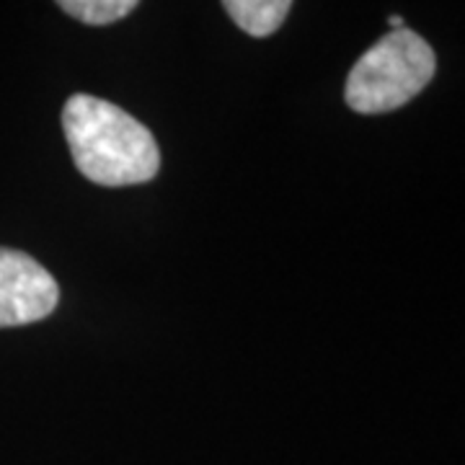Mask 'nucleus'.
Returning a JSON list of instances; mask_svg holds the SVG:
<instances>
[{"instance_id":"7ed1b4c3","label":"nucleus","mask_w":465,"mask_h":465,"mask_svg":"<svg viewBox=\"0 0 465 465\" xmlns=\"http://www.w3.org/2000/svg\"><path fill=\"white\" fill-rule=\"evenodd\" d=\"M60 287L29 253L0 249V329L26 326L57 308Z\"/></svg>"},{"instance_id":"f257e3e1","label":"nucleus","mask_w":465,"mask_h":465,"mask_svg":"<svg viewBox=\"0 0 465 465\" xmlns=\"http://www.w3.org/2000/svg\"><path fill=\"white\" fill-rule=\"evenodd\" d=\"M73 163L88 182L133 186L155 179L161 153L150 130L112 101L75 94L63 109Z\"/></svg>"},{"instance_id":"f03ea898","label":"nucleus","mask_w":465,"mask_h":465,"mask_svg":"<svg viewBox=\"0 0 465 465\" xmlns=\"http://www.w3.org/2000/svg\"><path fill=\"white\" fill-rule=\"evenodd\" d=\"M437 70L427 39L411 29H396L357 60L344 88L349 109L357 114H388L419 96Z\"/></svg>"},{"instance_id":"20e7f679","label":"nucleus","mask_w":465,"mask_h":465,"mask_svg":"<svg viewBox=\"0 0 465 465\" xmlns=\"http://www.w3.org/2000/svg\"><path fill=\"white\" fill-rule=\"evenodd\" d=\"M228 16L251 36H269L284 24L292 3L290 0H228L223 3Z\"/></svg>"},{"instance_id":"423d86ee","label":"nucleus","mask_w":465,"mask_h":465,"mask_svg":"<svg viewBox=\"0 0 465 465\" xmlns=\"http://www.w3.org/2000/svg\"><path fill=\"white\" fill-rule=\"evenodd\" d=\"M388 24H391V29L396 32V29H406V24H403V18L401 16H391L388 18Z\"/></svg>"},{"instance_id":"39448f33","label":"nucleus","mask_w":465,"mask_h":465,"mask_svg":"<svg viewBox=\"0 0 465 465\" xmlns=\"http://www.w3.org/2000/svg\"><path fill=\"white\" fill-rule=\"evenodd\" d=\"M67 16L78 18L91 26H106L119 18L130 16L137 3L134 0H60L57 3Z\"/></svg>"}]
</instances>
